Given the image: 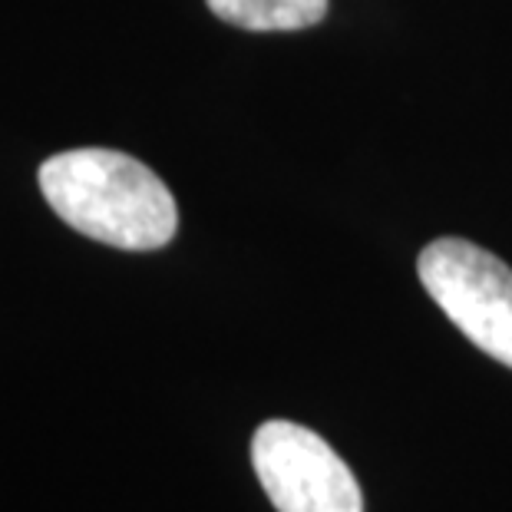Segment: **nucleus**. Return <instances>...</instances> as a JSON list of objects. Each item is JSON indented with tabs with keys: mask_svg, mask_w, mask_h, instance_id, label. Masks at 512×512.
<instances>
[{
	"mask_svg": "<svg viewBox=\"0 0 512 512\" xmlns=\"http://www.w3.org/2000/svg\"><path fill=\"white\" fill-rule=\"evenodd\" d=\"M40 192L70 228L123 252H156L179 228L169 185L116 149H70L40 166Z\"/></svg>",
	"mask_w": 512,
	"mask_h": 512,
	"instance_id": "f257e3e1",
	"label": "nucleus"
},
{
	"mask_svg": "<svg viewBox=\"0 0 512 512\" xmlns=\"http://www.w3.org/2000/svg\"><path fill=\"white\" fill-rule=\"evenodd\" d=\"M420 281L440 311L483 354L512 367V268L466 238H437L420 252Z\"/></svg>",
	"mask_w": 512,
	"mask_h": 512,
	"instance_id": "f03ea898",
	"label": "nucleus"
},
{
	"mask_svg": "<svg viewBox=\"0 0 512 512\" xmlns=\"http://www.w3.org/2000/svg\"><path fill=\"white\" fill-rule=\"evenodd\" d=\"M252 466L278 512H364L351 466L301 423H261L252 440Z\"/></svg>",
	"mask_w": 512,
	"mask_h": 512,
	"instance_id": "7ed1b4c3",
	"label": "nucleus"
},
{
	"mask_svg": "<svg viewBox=\"0 0 512 512\" xmlns=\"http://www.w3.org/2000/svg\"><path fill=\"white\" fill-rule=\"evenodd\" d=\"M219 20L242 30H304L321 24L331 0H205Z\"/></svg>",
	"mask_w": 512,
	"mask_h": 512,
	"instance_id": "20e7f679",
	"label": "nucleus"
}]
</instances>
